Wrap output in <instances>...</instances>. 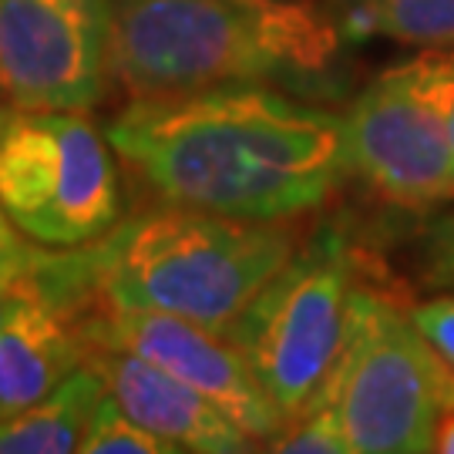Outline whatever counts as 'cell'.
<instances>
[{"label": "cell", "mask_w": 454, "mask_h": 454, "mask_svg": "<svg viewBox=\"0 0 454 454\" xmlns=\"http://www.w3.org/2000/svg\"><path fill=\"white\" fill-rule=\"evenodd\" d=\"M404 67L424 88V95L434 101L454 152V48H424L418 58L404 61Z\"/></svg>", "instance_id": "obj_16"}, {"label": "cell", "mask_w": 454, "mask_h": 454, "mask_svg": "<svg viewBox=\"0 0 454 454\" xmlns=\"http://www.w3.org/2000/svg\"><path fill=\"white\" fill-rule=\"evenodd\" d=\"M343 418L354 454L434 451L454 411V373L411 320V300L364 266L350 290L343 333L320 384Z\"/></svg>", "instance_id": "obj_4"}, {"label": "cell", "mask_w": 454, "mask_h": 454, "mask_svg": "<svg viewBox=\"0 0 454 454\" xmlns=\"http://www.w3.org/2000/svg\"><path fill=\"white\" fill-rule=\"evenodd\" d=\"M367 266L350 229L324 219L223 330L260 387L290 421L320 390L337 357L350 290Z\"/></svg>", "instance_id": "obj_5"}, {"label": "cell", "mask_w": 454, "mask_h": 454, "mask_svg": "<svg viewBox=\"0 0 454 454\" xmlns=\"http://www.w3.org/2000/svg\"><path fill=\"white\" fill-rule=\"evenodd\" d=\"M11 112H14V105H0V131H4V125H7ZM37 249H41V246L27 243V239L11 226V219L4 215V209H0V270L24 273V270L34 262V256H37Z\"/></svg>", "instance_id": "obj_19"}, {"label": "cell", "mask_w": 454, "mask_h": 454, "mask_svg": "<svg viewBox=\"0 0 454 454\" xmlns=\"http://www.w3.org/2000/svg\"><path fill=\"white\" fill-rule=\"evenodd\" d=\"M0 95H4V91H0Z\"/></svg>", "instance_id": "obj_21"}, {"label": "cell", "mask_w": 454, "mask_h": 454, "mask_svg": "<svg viewBox=\"0 0 454 454\" xmlns=\"http://www.w3.org/2000/svg\"><path fill=\"white\" fill-rule=\"evenodd\" d=\"M82 364L84 340L74 313L37 290L27 270L0 317V418L41 401Z\"/></svg>", "instance_id": "obj_11"}, {"label": "cell", "mask_w": 454, "mask_h": 454, "mask_svg": "<svg viewBox=\"0 0 454 454\" xmlns=\"http://www.w3.org/2000/svg\"><path fill=\"white\" fill-rule=\"evenodd\" d=\"M434 451L441 454H454V411L444 414L438 424V438H434Z\"/></svg>", "instance_id": "obj_20"}, {"label": "cell", "mask_w": 454, "mask_h": 454, "mask_svg": "<svg viewBox=\"0 0 454 454\" xmlns=\"http://www.w3.org/2000/svg\"><path fill=\"white\" fill-rule=\"evenodd\" d=\"M114 0H0V91L14 108L91 112L112 91Z\"/></svg>", "instance_id": "obj_7"}, {"label": "cell", "mask_w": 454, "mask_h": 454, "mask_svg": "<svg viewBox=\"0 0 454 454\" xmlns=\"http://www.w3.org/2000/svg\"><path fill=\"white\" fill-rule=\"evenodd\" d=\"M411 320L454 373V290H434L427 300H411Z\"/></svg>", "instance_id": "obj_17"}, {"label": "cell", "mask_w": 454, "mask_h": 454, "mask_svg": "<svg viewBox=\"0 0 454 454\" xmlns=\"http://www.w3.org/2000/svg\"><path fill=\"white\" fill-rule=\"evenodd\" d=\"M84 364L101 373L105 390L135 421L168 441L176 454H246L260 448L206 394L148 360L114 347H84Z\"/></svg>", "instance_id": "obj_10"}, {"label": "cell", "mask_w": 454, "mask_h": 454, "mask_svg": "<svg viewBox=\"0 0 454 454\" xmlns=\"http://www.w3.org/2000/svg\"><path fill=\"white\" fill-rule=\"evenodd\" d=\"M105 135L162 202L229 219L296 223L354 179L343 112L266 84L129 98Z\"/></svg>", "instance_id": "obj_1"}, {"label": "cell", "mask_w": 454, "mask_h": 454, "mask_svg": "<svg viewBox=\"0 0 454 454\" xmlns=\"http://www.w3.org/2000/svg\"><path fill=\"white\" fill-rule=\"evenodd\" d=\"M354 179L390 206L454 202V152L444 118L404 65L377 74L343 112Z\"/></svg>", "instance_id": "obj_8"}, {"label": "cell", "mask_w": 454, "mask_h": 454, "mask_svg": "<svg viewBox=\"0 0 454 454\" xmlns=\"http://www.w3.org/2000/svg\"><path fill=\"white\" fill-rule=\"evenodd\" d=\"M324 0H114L112 88L129 98L226 84L309 88L343 61Z\"/></svg>", "instance_id": "obj_3"}, {"label": "cell", "mask_w": 454, "mask_h": 454, "mask_svg": "<svg viewBox=\"0 0 454 454\" xmlns=\"http://www.w3.org/2000/svg\"><path fill=\"white\" fill-rule=\"evenodd\" d=\"M105 397V380L82 364L41 401L0 418V454H71L82 448L88 421Z\"/></svg>", "instance_id": "obj_12"}, {"label": "cell", "mask_w": 454, "mask_h": 454, "mask_svg": "<svg viewBox=\"0 0 454 454\" xmlns=\"http://www.w3.org/2000/svg\"><path fill=\"white\" fill-rule=\"evenodd\" d=\"M266 448L279 454H354L340 411L320 390L293 414Z\"/></svg>", "instance_id": "obj_14"}, {"label": "cell", "mask_w": 454, "mask_h": 454, "mask_svg": "<svg viewBox=\"0 0 454 454\" xmlns=\"http://www.w3.org/2000/svg\"><path fill=\"white\" fill-rule=\"evenodd\" d=\"M84 347H114L148 360L176 380L206 394L249 438L270 441L286 427V414L260 387L256 373L232 343L209 326L155 309L95 307L74 317Z\"/></svg>", "instance_id": "obj_9"}, {"label": "cell", "mask_w": 454, "mask_h": 454, "mask_svg": "<svg viewBox=\"0 0 454 454\" xmlns=\"http://www.w3.org/2000/svg\"><path fill=\"white\" fill-rule=\"evenodd\" d=\"M0 209L44 249H82L121 223V172L88 112L14 108L0 131Z\"/></svg>", "instance_id": "obj_6"}, {"label": "cell", "mask_w": 454, "mask_h": 454, "mask_svg": "<svg viewBox=\"0 0 454 454\" xmlns=\"http://www.w3.org/2000/svg\"><path fill=\"white\" fill-rule=\"evenodd\" d=\"M82 454H176V448L152 434L105 390L82 438Z\"/></svg>", "instance_id": "obj_15"}, {"label": "cell", "mask_w": 454, "mask_h": 454, "mask_svg": "<svg viewBox=\"0 0 454 454\" xmlns=\"http://www.w3.org/2000/svg\"><path fill=\"white\" fill-rule=\"evenodd\" d=\"M343 37L454 48V0H324Z\"/></svg>", "instance_id": "obj_13"}, {"label": "cell", "mask_w": 454, "mask_h": 454, "mask_svg": "<svg viewBox=\"0 0 454 454\" xmlns=\"http://www.w3.org/2000/svg\"><path fill=\"white\" fill-rule=\"evenodd\" d=\"M421 283L427 290H454V212L441 215L424 232Z\"/></svg>", "instance_id": "obj_18"}, {"label": "cell", "mask_w": 454, "mask_h": 454, "mask_svg": "<svg viewBox=\"0 0 454 454\" xmlns=\"http://www.w3.org/2000/svg\"><path fill=\"white\" fill-rule=\"evenodd\" d=\"M303 232L293 223H249L165 202L121 215L82 249H41L34 286L67 313L95 307L155 309L223 333Z\"/></svg>", "instance_id": "obj_2"}]
</instances>
